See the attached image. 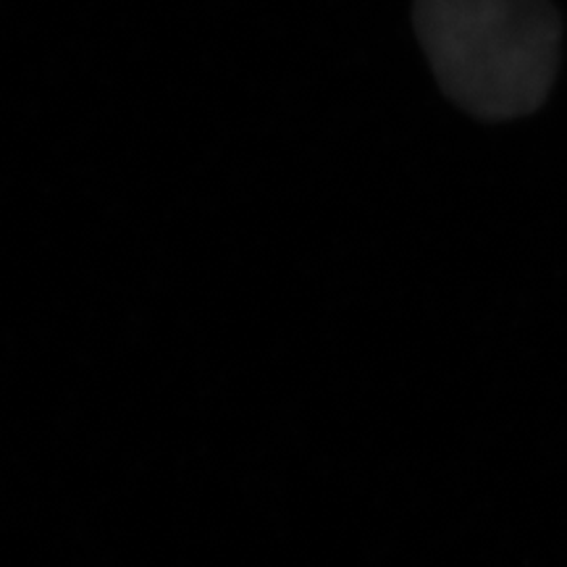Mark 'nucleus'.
Wrapping results in <instances>:
<instances>
[{
  "instance_id": "nucleus-1",
  "label": "nucleus",
  "mask_w": 567,
  "mask_h": 567,
  "mask_svg": "<svg viewBox=\"0 0 567 567\" xmlns=\"http://www.w3.org/2000/svg\"><path fill=\"white\" fill-rule=\"evenodd\" d=\"M415 24L439 84L486 122L547 101L563 21L549 0H417Z\"/></svg>"
}]
</instances>
